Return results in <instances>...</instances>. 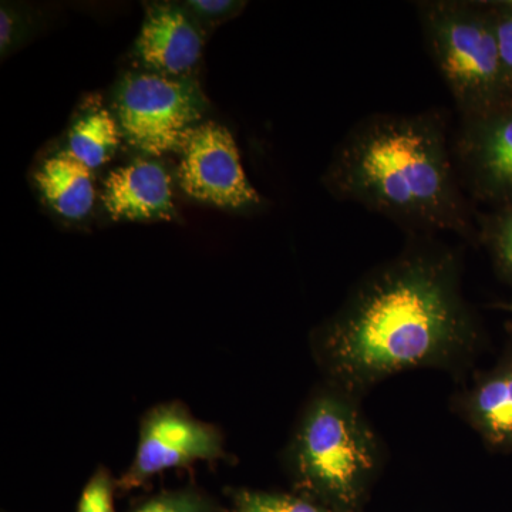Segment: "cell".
<instances>
[{
  "instance_id": "d6986e66",
  "label": "cell",
  "mask_w": 512,
  "mask_h": 512,
  "mask_svg": "<svg viewBox=\"0 0 512 512\" xmlns=\"http://www.w3.org/2000/svg\"><path fill=\"white\" fill-rule=\"evenodd\" d=\"M117 481L107 468L99 467L87 481L80 495L77 512H117L114 507V491Z\"/></svg>"
},
{
  "instance_id": "6da1fadb",
  "label": "cell",
  "mask_w": 512,
  "mask_h": 512,
  "mask_svg": "<svg viewBox=\"0 0 512 512\" xmlns=\"http://www.w3.org/2000/svg\"><path fill=\"white\" fill-rule=\"evenodd\" d=\"M463 256L436 235L373 266L338 309L313 329L323 382L366 396L390 377L429 369L458 383L485 345L483 323L464 293Z\"/></svg>"
},
{
  "instance_id": "ba28073f",
  "label": "cell",
  "mask_w": 512,
  "mask_h": 512,
  "mask_svg": "<svg viewBox=\"0 0 512 512\" xmlns=\"http://www.w3.org/2000/svg\"><path fill=\"white\" fill-rule=\"evenodd\" d=\"M453 153L463 187L483 200L512 205V104L490 116L461 120Z\"/></svg>"
},
{
  "instance_id": "ac0fdd59",
  "label": "cell",
  "mask_w": 512,
  "mask_h": 512,
  "mask_svg": "<svg viewBox=\"0 0 512 512\" xmlns=\"http://www.w3.org/2000/svg\"><path fill=\"white\" fill-rule=\"evenodd\" d=\"M180 3L205 32L237 18L248 5L244 0H185Z\"/></svg>"
},
{
  "instance_id": "7a4b0ae2",
  "label": "cell",
  "mask_w": 512,
  "mask_h": 512,
  "mask_svg": "<svg viewBox=\"0 0 512 512\" xmlns=\"http://www.w3.org/2000/svg\"><path fill=\"white\" fill-rule=\"evenodd\" d=\"M322 181L339 201L362 205L407 234L476 235L443 111L363 117L336 146Z\"/></svg>"
},
{
  "instance_id": "8fae6325",
  "label": "cell",
  "mask_w": 512,
  "mask_h": 512,
  "mask_svg": "<svg viewBox=\"0 0 512 512\" xmlns=\"http://www.w3.org/2000/svg\"><path fill=\"white\" fill-rule=\"evenodd\" d=\"M101 202L113 221L178 220L173 175L160 158L137 157L111 170L104 180Z\"/></svg>"
},
{
  "instance_id": "44dd1931",
  "label": "cell",
  "mask_w": 512,
  "mask_h": 512,
  "mask_svg": "<svg viewBox=\"0 0 512 512\" xmlns=\"http://www.w3.org/2000/svg\"><path fill=\"white\" fill-rule=\"evenodd\" d=\"M494 308L503 309V311L512 312L511 303H497Z\"/></svg>"
},
{
  "instance_id": "2e32d148",
  "label": "cell",
  "mask_w": 512,
  "mask_h": 512,
  "mask_svg": "<svg viewBox=\"0 0 512 512\" xmlns=\"http://www.w3.org/2000/svg\"><path fill=\"white\" fill-rule=\"evenodd\" d=\"M128 512H225L211 495L197 487L163 491L147 498Z\"/></svg>"
},
{
  "instance_id": "e0dca14e",
  "label": "cell",
  "mask_w": 512,
  "mask_h": 512,
  "mask_svg": "<svg viewBox=\"0 0 512 512\" xmlns=\"http://www.w3.org/2000/svg\"><path fill=\"white\" fill-rule=\"evenodd\" d=\"M36 29L32 10L16 3L2 2L0 8V53L6 59L25 45Z\"/></svg>"
},
{
  "instance_id": "30bf717a",
  "label": "cell",
  "mask_w": 512,
  "mask_h": 512,
  "mask_svg": "<svg viewBox=\"0 0 512 512\" xmlns=\"http://www.w3.org/2000/svg\"><path fill=\"white\" fill-rule=\"evenodd\" d=\"M450 410L494 451L512 450V348L457 383Z\"/></svg>"
},
{
  "instance_id": "5b68a950",
  "label": "cell",
  "mask_w": 512,
  "mask_h": 512,
  "mask_svg": "<svg viewBox=\"0 0 512 512\" xmlns=\"http://www.w3.org/2000/svg\"><path fill=\"white\" fill-rule=\"evenodd\" d=\"M124 143L143 156L180 153L202 123L208 100L195 77H171L133 69L114 84L113 104Z\"/></svg>"
},
{
  "instance_id": "277c9868",
  "label": "cell",
  "mask_w": 512,
  "mask_h": 512,
  "mask_svg": "<svg viewBox=\"0 0 512 512\" xmlns=\"http://www.w3.org/2000/svg\"><path fill=\"white\" fill-rule=\"evenodd\" d=\"M434 66L461 120L490 116L512 104L490 5L468 0H421L414 5Z\"/></svg>"
},
{
  "instance_id": "4fadbf2b",
  "label": "cell",
  "mask_w": 512,
  "mask_h": 512,
  "mask_svg": "<svg viewBox=\"0 0 512 512\" xmlns=\"http://www.w3.org/2000/svg\"><path fill=\"white\" fill-rule=\"evenodd\" d=\"M124 143L119 120L101 97H87L67 130L64 151L96 171L110 163Z\"/></svg>"
},
{
  "instance_id": "9a60e30c",
  "label": "cell",
  "mask_w": 512,
  "mask_h": 512,
  "mask_svg": "<svg viewBox=\"0 0 512 512\" xmlns=\"http://www.w3.org/2000/svg\"><path fill=\"white\" fill-rule=\"evenodd\" d=\"M480 238L497 271L512 284V205L483 221Z\"/></svg>"
},
{
  "instance_id": "9c48e42d",
  "label": "cell",
  "mask_w": 512,
  "mask_h": 512,
  "mask_svg": "<svg viewBox=\"0 0 512 512\" xmlns=\"http://www.w3.org/2000/svg\"><path fill=\"white\" fill-rule=\"evenodd\" d=\"M207 32L181 3H146L131 59L134 69L171 77H195Z\"/></svg>"
},
{
  "instance_id": "7c38bea8",
  "label": "cell",
  "mask_w": 512,
  "mask_h": 512,
  "mask_svg": "<svg viewBox=\"0 0 512 512\" xmlns=\"http://www.w3.org/2000/svg\"><path fill=\"white\" fill-rule=\"evenodd\" d=\"M33 181L42 201L62 220H87L97 200L96 177L82 161L60 150L37 167Z\"/></svg>"
},
{
  "instance_id": "ffe728a7",
  "label": "cell",
  "mask_w": 512,
  "mask_h": 512,
  "mask_svg": "<svg viewBox=\"0 0 512 512\" xmlns=\"http://www.w3.org/2000/svg\"><path fill=\"white\" fill-rule=\"evenodd\" d=\"M490 10L493 15L501 62L512 90V3H493L490 5Z\"/></svg>"
},
{
  "instance_id": "52a82bcc",
  "label": "cell",
  "mask_w": 512,
  "mask_h": 512,
  "mask_svg": "<svg viewBox=\"0 0 512 512\" xmlns=\"http://www.w3.org/2000/svg\"><path fill=\"white\" fill-rule=\"evenodd\" d=\"M178 154V187L192 200L231 211L255 210L262 204L227 127L202 121L192 128Z\"/></svg>"
},
{
  "instance_id": "5bb4252c",
  "label": "cell",
  "mask_w": 512,
  "mask_h": 512,
  "mask_svg": "<svg viewBox=\"0 0 512 512\" xmlns=\"http://www.w3.org/2000/svg\"><path fill=\"white\" fill-rule=\"evenodd\" d=\"M234 512H340L296 493L234 490Z\"/></svg>"
},
{
  "instance_id": "3957f363",
  "label": "cell",
  "mask_w": 512,
  "mask_h": 512,
  "mask_svg": "<svg viewBox=\"0 0 512 512\" xmlns=\"http://www.w3.org/2000/svg\"><path fill=\"white\" fill-rule=\"evenodd\" d=\"M362 400L322 382L282 453L293 493L340 512H360L386 464L383 440Z\"/></svg>"
},
{
  "instance_id": "8992f818",
  "label": "cell",
  "mask_w": 512,
  "mask_h": 512,
  "mask_svg": "<svg viewBox=\"0 0 512 512\" xmlns=\"http://www.w3.org/2000/svg\"><path fill=\"white\" fill-rule=\"evenodd\" d=\"M222 457L224 437L217 427L192 416L180 402L157 404L141 419L136 456L117 487L136 490L163 471Z\"/></svg>"
}]
</instances>
